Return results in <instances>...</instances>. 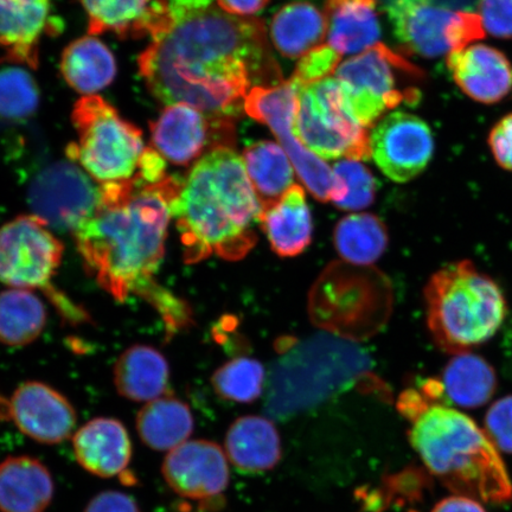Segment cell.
Returning a JSON list of instances; mask_svg holds the SVG:
<instances>
[{"label": "cell", "mask_w": 512, "mask_h": 512, "mask_svg": "<svg viewBox=\"0 0 512 512\" xmlns=\"http://www.w3.org/2000/svg\"><path fill=\"white\" fill-rule=\"evenodd\" d=\"M140 54V75L165 105L233 118L254 87L283 82L264 23L227 14L216 0H166Z\"/></svg>", "instance_id": "1"}, {"label": "cell", "mask_w": 512, "mask_h": 512, "mask_svg": "<svg viewBox=\"0 0 512 512\" xmlns=\"http://www.w3.org/2000/svg\"><path fill=\"white\" fill-rule=\"evenodd\" d=\"M100 185L98 209L73 233L87 270L119 302L137 294L156 307L170 330L184 328L187 305L155 280L182 179L168 175L146 183L136 175Z\"/></svg>", "instance_id": "2"}, {"label": "cell", "mask_w": 512, "mask_h": 512, "mask_svg": "<svg viewBox=\"0 0 512 512\" xmlns=\"http://www.w3.org/2000/svg\"><path fill=\"white\" fill-rule=\"evenodd\" d=\"M262 207L243 159L232 147L208 153L182 179L172 208L184 260L196 264L211 255L236 261L258 242Z\"/></svg>", "instance_id": "3"}, {"label": "cell", "mask_w": 512, "mask_h": 512, "mask_svg": "<svg viewBox=\"0 0 512 512\" xmlns=\"http://www.w3.org/2000/svg\"><path fill=\"white\" fill-rule=\"evenodd\" d=\"M400 409L412 421L409 440L415 452L448 490L480 503L512 502V480L501 453L470 416L414 390Z\"/></svg>", "instance_id": "4"}, {"label": "cell", "mask_w": 512, "mask_h": 512, "mask_svg": "<svg viewBox=\"0 0 512 512\" xmlns=\"http://www.w3.org/2000/svg\"><path fill=\"white\" fill-rule=\"evenodd\" d=\"M425 299L434 342L453 355L490 341L508 312L501 287L467 260L435 273L425 288Z\"/></svg>", "instance_id": "5"}, {"label": "cell", "mask_w": 512, "mask_h": 512, "mask_svg": "<svg viewBox=\"0 0 512 512\" xmlns=\"http://www.w3.org/2000/svg\"><path fill=\"white\" fill-rule=\"evenodd\" d=\"M73 124L78 143L67 147V157L99 184L130 181L137 175L146 147L142 131L98 95L76 102Z\"/></svg>", "instance_id": "6"}, {"label": "cell", "mask_w": 512, "mask_h": 512, "mask_svg": "<svg viewBox=\"0 0 512 512\" xmlns=\"http://www.w3.org/2000/svg\"><path fill=\"white\" fill-rule=\"evenodd\" d=\"M422 76L414 64L382 43L342 62L335 74L352 114L366 128L402 104H416L421 94L414 82Z\"/></svg>", "instance_id": "7"}, {"label": "cell", "mask_w": 512, "mask_h": 512, "mask_svg": "<svg viewBox=\"0 0 512 512\" xmlns=\"http://www.w3.org/2000/svg\"><path fill=\"white\" fill-rule=\"evenodd\" d=\"M294 133L320 159L371 157L370 133L358 123L336 78L300 87Z\"/></svg>", "instance_id": "8"}, {"label": "cell", "mask_w": 512, "mask_h": 512, "mask_svg": "<svg viewBox=\"0 0 512 512\" xmlns=\"http://www.w3.org/2000/svg\"><path fill=\"white\" fill-rule=\"evenodd\" d=\"M299 86L291 79L270 87H254L245 100V112L271 128L290 157L307 190L320 202L331 201L334 174L329 165L300 143L293 127L298 112Z\"/></svg>", "instance_id": "9"}, {"label": "cell", "mask_w": 512, "mask_h": 512, "mask_svg": "<svg viewBox=\"0 0 512 512\" xmlns=\"http://www.w3.org/2000/svg\"><path fill=\"white\" fill-rule=\"evenodd\" d=\"M63 243L35 215L19 216L0 228V281L21 290L51 288Z\"/></svg>", "instance_id": "10"}, {"label": "cell", "mask_w": 512, "mask_h": 512, "mask_svg": "<svg viewBox=\"0 0 512 512\" xmlns=\"http://www.w3.org/2000/svg\"><path fill=\"white\" fill-rule=\"evenodd\" d=\"M100 198L101 185L72 160L42 170L28 195L32 215L61 233H74L98 209Z\"/></svg>", "instance_id": "11"}, {"label": "cell", "mask_w": 512, "mask_h": 512, "mask_svg": "<svg viewBox=\"0 0 512 512\" xmlns=\"http://www.w3.org/2000/svg\"><path fill=\"white\" fill-rule=\"evenodd\" d=\"M155 150L176 165L198 162L209 152L235 143L233 118L219 117L184 104L169 105L151 124Z\"/></svg>", "instance_id": "12"}, {"label": "cell", "mask_w": 512, "mask_h": 512, "mask_svg": "<svg viewBox=\"0 0 512 512\" xmlns=\"http://www.w3.org/2000/svg\"><path fill=\"white\" fill-rule=\"evenodd\" d=\"M370 149L371 157L384 175L393 182L407 183L430 164L434 140L424 120L413 114L394 112L371 131Z\"/></svg>", "instance_id": "13"}, {"label": "cell", "mask_w": 512, "mask_h": 512, "mask_svg": "<svg viewBox=\"0 0 512 512\" xmlns=\"http://www.w3.org/2000/svg\"><path fill=\"white\" fill-rule=\"evenodd\" d=\"M162 472L177 495L189 499L217 497L229 484V465L222 448L208 440H188L170 451Z\"/></svg>", "instance_id": "14"}, {"label": "cell", "mask_w": 512, "mask_h": 512, "mask_svg": "<svg viewBox=\"0 0 512 512\" xmlns=\"http://www.w3.org/2000/svg\"><path fill=\"white\" fill-rule=\"evenodd\" d=\"M11 419L18 430L42 444H59L73 434L76 413L59 392L41 382H27L10 401Z\"/></svg>", "instance_id": "15"}, {"label": "cell", "mask_w": 512, "mask_h": 512, "mask_svg": "<svg viewBox=\"0 0 512 512\" xmlns=\"http://www.w3.org/2000/svg\"><path fill=\"white\" fill-rule=\"evenodd\" d=\"M387 11L396 37L411 53L427 59L451 53L457 11L434 0H389Z\"/></svg>", "instance_id": "16"}, {"label": "cell", "mask_w": 512, "mask_h": 512, "mask_svg": "<svg viewBox=\"0 0 512 512\" xmlns=\"http://www.w3.org/2000/svg\"><path fill=\"white\" fill-rule=\"evenodd\" d=\"M447 67L463 93L479 104L502 101L512 89V66L501 50L471 44L447 55Z\"/></svg>", "instance_id": "17"}, {"label": "cell", "mask_w": 512, "mask_h": 512, "mask_svg": "<svg viewBox=\"0 0 512 512\" xmlns=\"http://www.w3.org/2000/svg\"><path fill=\"white\" fill-rule=\"evenodd\" d=\"M50 0H0V49L3 61L38 66V54L47 31Z\"/></svg>", "instance_id": "18"}, {"label": "cell", "mask_w": 512, "mask_h": 512, "mask_svg": "<svg viewBox=\"0 0 512 512\" xmlns=\"http://www.w3.org/2000/svg\"><path fill=\"white\" fill-rule=\"evenodd\" d=\"M73 447L83 469L102 478L120 475L132 458L130 435L115 419L89 421L74 435Z\"/></svg>", "instance_id": "19"}, {"label": "cell", "mask_w": 512, "mask_h": 512, "mask_svg": "<svg viewBox=\"0 0 512 512\" xmlns=\"http://www.w3.org/2000/svg\"><path fill=\"white\" fill-rule=\"evenodd\" d=\"M324 16L326 43L341 56L360 55L380 43L375 0H326Z\"/></svg>", "instance_id": "20"}, {"label": "cell", "mask_w": 512, "mask_h": 512, "mask_svg": "<svg viewBox=\"0 0 512 512\" xmlns=\"http://www.w3.org/2000/svg\"><path fill=\"white\" fill-rule=\"evenodd\" d=\"M260 226L281 258H294L306 251L312 241V215L305 191L293 187L273 206L262 210Z\"/></svg>", "instance_id": "21"}, {"label": "cell", "mask_w": 512, "mask_h": 512, "mask_svg": "<svg viewBox=\"0 0 512 512\" xmlns=\"http://www.w3.org/2000/svg\"><path fill=\"white\" fill-rule=\"evenodd\" d=\"M53 497V477L37 459L11 457L0 463V512H44Z\"/></svg>", "instance_id": "22"}, {"label": "cell", "mask_w": 512, "mask_h": 512, "mask_svg": "<svg viewBox=\"0 0 512 512\" xmlns=\"http://www.w3.org/2000/svg\"><path fill=\"white\" fill-rule=\"evenodd\" d=\"M89 35L112 32L121 38L151 36L162 18L164 0H81Z\"/></svg>", "instance_id": "23"}, {"label": "cell", "mask_w": 512, "mask_h": 512, "mask_svg": "<svg viewBox=\"0 0 512 512\" xmlns=\"http://www.w3.org/2000/svg\"><path fill=\"white\" fill-rule=\"evenodd\" d=\"M226 452L235 467L251 473L271 471L283 458L277 428L261 416H243L230 426Z\"/></svg>", "instance_id": "24"}, {"label": "cell", "mask_w": 512, "mask_h": 512, "mask_svg": "<svg viewBox=\"0 0 512 512\" xmlns=\"http://www.w3.org/2000/svg\"><path fill=\"white\" fill-rule=\"evenodd\" d=\"M114 383L121 396L136 402L162 398L169 383V366L159 351L134 345L119 357Z\"/></svg>", "instance_id": "25"}, {"label": "cell", "mask_w": 512, "mask_h": 512, "mask_svg": "<svg viewBox=\"0 0 512 512\" xmlns=\"http://www.w3.org/2000/svg\"><path fill=\"white\" fill-rule=\"evenodd\" d=\"M328 25L315 5L305 2L284 6L274 16L271 37L275 48L287 59H302L325 43Z\"/></svg>", "instance_id": "26"}, {"label": "cell", "mask_w": 512, "mask_h": 512, "mask_svg": "<svg viewBox=\"0 0 512 512\" xmlns=\"http://www.w3.org/2000/svg\"><path fill=\"white\" fill-rule=\"evenodd\" d=\"M61 70L70 87L88 96L111 85L117 75V63L104 43L87 36L70 43L64 50Z\"/></svg>", "instance_id": "27"}, {"label": "cell", "mask_w": 512, "mask_h": 512, "mask_svg": "<svg viewBox=\"0 0 512 512\" xmlns=\"http://www.w3.org/2000/svg\"><path fill=\"white\" fill-rule=\"evenodd\" d=\"M440 382L444 399L462 408L483 407L497 389L494 368L483 357L472 352L454 355Z\"/></svg>", "instance_id": "28"}, {"label": "cell", "mask_w": 512, "mask_h": 512, "mask_svg": "<svg viewBox=\"0 0 512 512\" xmlns=\"http://www.w3.org/2000/svg\"><path fill=\"white\" fill-rule=\"evenodd\" d=\"M242 159L262 210L279 202L296 184L291 159L277 143L258 142L249 145Z\"/></svg>", "instance_id": "29"}, {"label": "cell", "mask_w": 512, "mask_h": 512, "mask_svg": "<svg viewBox=\"0 0 512 512\" xmlns=\"http://www.w3.org/2000/svg\"><path fill=\"white\" fill-rule=\"evenodd\" d=\"M137 430L146 446L156 451H172L188 441L194 431L190 408L174 396L147 402L139 412Z\"/></svg>", "instance_id": "30"}, {"label": "cell", "mask_w": 512, "mask_h": 512, "mask_svg": "<svg viewBox=\"0 0 512 512\" xmlns=\"http://www.w3.org/2000/svg\"><path fill=\"white\" fill-rule=\"evenodd\" d=\"M46 324V307L35 293L21 288L0 293V344L28 345L42 334Z\"/></svg>", "instance_id": "31"}, {"label": "cell", "mask_w": 512, "mask_h": 512, "mask_svg": "<svg viewBox=\"0 0 512 512\" xmlns=\"http://www.w3.org/2000/svg\"><path fill=\"white\" fill-rule=\"evenodd\" d=\"M334 242L343 259L354 265L368 266L386 251L388 233L379 217L352 214L337 224Z\"/></svg>", "instance_id": "32"}, {"label": "cell", "mask_w": 512, "mask_h": 512, "mask_svg": "<svg viewBox=\"0 0 512 512\" xmlns=\"http://www.w3.org/2000/svg\"><path fill=\"white\" fill-rule=\"evenodd\" d=\"M264 382V367L251 358H238L226 363L213 376L217 394L224 399L242 403L258 399Z\"/></svg>", "instance_id": "33"}, {"label": "cell", "mask_w": 512, "mask_h": 512, "mask_svg": "<svg viewBox=\"0 0 512 512\" xmlns=\"http://www.w3.org/2000/svg\"><path fill=\"white\" fill-rule=\"evenodd\" d=\"M40 93L32 76L22 68L0 70V118L19 120L34 114Z\"/></svg>", "instance_id": "34"}, {"label": "cell", "mask_w": 512, "mask_h": 512, "mask_svg": "<svg viewBox=\"0 0 512 512\" xmlns=\"http://www.w3.org/2000/svg\"><path fill=\"white\" fill-rule=\"evenodd\" d=\"M332 174L344 189V200L338 204V208L362 210L373 204L376 184L366 166L357 160L345 159L334 165Z\"/></svg>", "instance_id": "35"}, {"label": "cell", "mask_w": 512, "mask_h": 512, "mask_svg": "<svg viewBox=\"0 0 512 512\" xmlns=\"http://www.w3.org/2000/svg\"><path fill=\"white\" fill-rule=\"evenodd\" d=\"M341 63L342 56L328 43H324L299 60L291 80L296 82L299 88L313 85L332 78Z\"/></svg>", "instance_id": "36"}, {"label": "cell", "mask_w": 512, "mask_h": 512, "mask_svg": "<svg viewBox=\"0 0 512 512\" xmlns=\"http://www.w3.org/2000/svg\"><path fill=\"white\" fill-rule=\"evenodd\" d=\"M484 431L498 451L512 454V395L495 401L489 408Z\"/></svg>", "instance_id": "37"}, {"label": "cell", "mask_w": 512, "mask_h": 512, "mask_svg": "<svg viewBox=\"0 0 512 512\" xmlns=\"http://www.w3.org/2000/svg\"><path fill=\"white\" fill-rule=\"evenodd\" d=\"M479 10L485 32L512 40V0H480Z\"/></svg>", "instance_id": "38"}, {"label": "cell", "mask_w": 512, "mask_h": 512, "mask_svg": "<svg viewBox=\"0 0 512 512\" xmlns=\"http://www.w3.org/2000/svg\"><path fill=\"white\" fill-rule=\"evenodd\" d=\"M489 145L498 165L512 171V113L505 115L492 128Z\"/></svg>", "instance_id": "39"}, {"label": "cell", "mask_w": 512, "mask_h": 512, "mask_svg": "<svg viewBox=\"0 0 512 512\" xmlns=\"http://www.w3.org/2000/svg\"><path fill=\"white\" fill-rule=\"evenodd\" d=\"M85 512H140L134 499L123 492L106 491L95 496Z\"/></svg>", "instance_id": "40"}, {"label": "cell", "mask_w": 512, "mask_h": 512, "mask_svg": "<svg viewBox=\"0 0 512 512\" xmlns=\"http://www.w3.org/2000/svg\"><path fill=\"white\" fill-rule=\"evenodd\" d=\"M432 512H486V510L476 499L454 495L441 499L435 504Z\"/></svg>", "instance_id": "41"}, {"label": "cell", "mask_w": 512, "mask_h": 512, "mask_svg": "<svg viewBox=\"0 0 512 512\" xmlns=\"http://www.w3.org/2000/svg\"><path fill=\"white\" fill-rule=\"evenodd\" d=\"M270 0H216L220 8L227 14L248 17L258 14Z\"/></svg>", "instance_id": "42"}, {"label": "cell", "mask_w": 512, "mask_h": 512, "mask_svg": "<svg viewBox=\"0 0 512 512\" xmlns=\"http://www.w3.org/2000/svg\"><path fill=\"white\" fill-rule=\"evenodd\" d=\"M9 419H11L10 401L0 395V422H4Z\"/></svg>", "instance_id": "43"}]
</instances>
